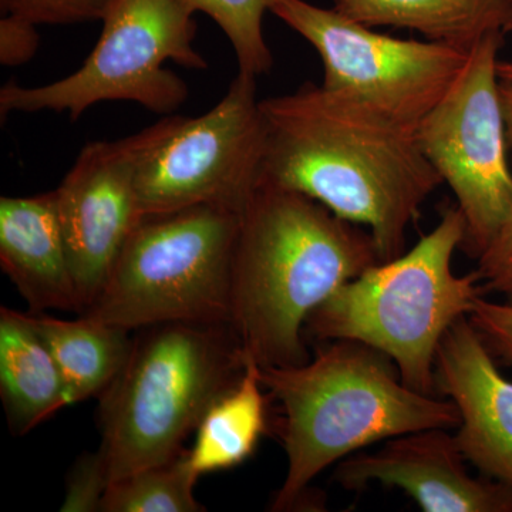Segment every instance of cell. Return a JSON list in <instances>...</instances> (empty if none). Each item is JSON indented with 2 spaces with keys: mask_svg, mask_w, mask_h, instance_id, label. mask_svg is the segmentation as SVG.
<instances>
[{
  "mask_svg": "<svg viewBox=\"0 0 512 512\" xmlns=\"http://www.w3.org/2000/svg\"><path fill=\"white\" fill-rule=\"evenodd\" d=\"M261 181L308 195L370 232L380 261L404 252L407 231L443 180L417 127L322 86L261 100Z\"/></svg>",
  "mask_w": 512,
  "mask_h": 512,
  "instance_id": "1",
  "label": "cell"
},
{
  "mask_svg": "<svg viewBox=\"0 0 512 512\" xmlns=\"http://www.w3.org/2000/svg\"><path fill=\"white\" fill-rule=\"evenodd\" d=\"M379 262L366 228L308 195L261 181L241 211L232 262L229 325L245 357L259 366L308 362L309 315Z\"/></svg>",
  "mask_w": 512,
  "mask_h": 512,
  "instance_id": "2",
  "label": "cell"
},
{
  "mask_svg": "<svg viewBox=\"0 0 512 512\" xmlns=\"http://www.w3.org/2000/svg\"><path fill=\"white\" fill-rule=\"evenodd\" d=\"M325 343L303 365L259 366L266 393L281 404L276 431L288 458L271 511L305 507L325 468L372 444L460 424L451 400L410 389L384 353L353 340Z\"/></svg>",
  "mask_w": 512,
  "mask_h": 512,
  "instance_id": "3",
  "label": "cell"
},
{
  "mask_svg": "<svg viewBox=\"0 0 512 512\" xmlns=\"http://www.w3.org/2000/svg\"><path fill=\"white\" fill-rule=\"evenodd\" d=\"M247 357L228 323L138 329L126 365L100 394V453L110 483L183 453L188 434L241 379Z\"/></svg>",
  "mask_w": 512,
  "mask_h": 512,
  "instance_id": "4",
  "label": "cell"
},
{
  "mask_svg": "<svg viewBox=\"0 0 512 512\" xmlns=\"http://www.w3.org/2000/svg\"><path fill=\"white\" fill-rule=\"evenodd\" d=\"M464 239L463 215L448 208L409 251L370 266L320 303L306 320L305 336L379 350L410 389L439 396L434 366L441 340L484 295L476 271L454 274V254Z\"/></svg>",
  "mask_w": 512,
  "mask_h": 512,
  "instance_id": "5",
  "label": "cell"
},
{
  "mask_svg": "<svg viewBox=\"0 0 512 512\" xmlns=\"http://www.w3.org/2000/svg\"><path fill=\"white\" fill-rule=\"evenodd\" d=\"M241 212L202 204L141 218L100 295L82 313L131 330L228 323Z\"/></svg>",
  "mask_w": 512,
  "mask_h": 512,
  "instance_id": "6",
  "label": "cell"
},
{
  "mask_svg": "<svg viewBox=\"0 0 512 512\" xmlns=\"http://www.w3.org/2000/svg\"><path fill=\"white\" fill-rule=\"evenodd\" d=\"M195 13L180 0H113L104 13L99 42L77 72L59 82L0 90V116L13 111H67L70 120L101 101H134L171 116L188 99L187 83L165 69L171 62L205 70L207 59L194 49Z\"/></svg>",
  "mask_w": 512,
  "mask_h": 512,
  "instance_id": "7",
  "label": "cell"
},
{
  "mask_svg": "<svg viewBox=\"0 0 512 512\" xmlns=\"http://www.w3.org/2000/svg\"><path fill=\"white\" fill-rule=\"evenodd\" d=\"M269 12L318 52L320 86L419 127L466 67L470 52L396 39L306 0H271Z\"/></svg>",
  "mask_w": 512,
  "mask_h": 512,
  "instance_id": "8",
  "label": "cell"
},
{
  "mask_svg": "<svg viewBox=\"0 0 512 512\" xmlns=\"http://www.w3.org/2000/svg\"><path fill=\"white\" fill-rule=\"evenodd\" d=\"M504 37H484L470 50L456 83L417 127L424 154L453 191L466 222L463 247L476 258L512 211L497 73Z\"/></svg>",
  "mask_w": 512,
  "mask_h": 512,
  "instance_id": "9",
  "label": "cell"
},
{
  "mask_svg": "<svg viewBox=\"0 0 512 512\" xmlns=\"http://www.w3.org/2000/svg\"><path fill=\"white\" fill-rule=\"evenodd\" d=\"M266 126L256 77L238 73L224 99L202 116H178L141 161L143 217L214 204L241 212L261 183Z\"/></svg>",
  "mask_w": 512,
  "mask_h": 512,
  "instance_id": "10",
  "label": "cell"
},
{
  "mask_svg": "<svg viewBox=\"0 0 512 512\" xmlns=\"http://www.w3.org/2000/svg\"><path fill=\"white\" fill-rule=\"evenodd\" d=\"M178 116L116 141H93L56 188L70 268L82 315L100 295L138 221L141 161L174 127Z\"/></svg>",
  "mask_w": 512,
  "mask_h": 512,
  "instance_id": "11",
  "label": "cell"
},
{
  "mask_svg": "<svg viewBox=\"0 0 512 512\" xmlns=\"http://www.w3.org/2000/svg\"><path fill=\"white\" fill-rule=\"evenodd\" d=\"M427 429L357 451L335 468L336 483L350 491L372 483L396 487L426 512H512V490L488 477H473L456 434Z\"/></svg>",
  "mask_w": 512,
  "mask_h": 512,
  "instance_id": "12",
  "label": "cell"
},
{
  "mask_svg": "<svg viewBox=\"0 0 512 512\" xmlns=\"http://www.w3.org/2000/svg\"><path fill=\"white\" fill-rule=\"evenodd\" d=\"M434 372L437 394L460 414L456 439L464 457L512 490V382L468 316L444 335Z\"/></svg>",
  "mask_w": 512,
  "mask_h": 512,
  "instance_id": "13",
  "label": "cell"
},
{
  "mask_svg": "<svg viewBox=\"0 0 512 512\" xmlns=\"http://www.w3.org/2000/svg\"><path fill=\"white\" fill-rule=\"evenodd\" d=\"M0 265L30 312L80 313L55 191L2 197Z\"/></svg>",
  "mask_w": 512,
  "mask_h": 512,
  "instance_id": "14",
  "label": "cell"
},
{
  "mask_svg": "<svg viewBox=\"0 0 512 512\" xmlns=\"http://www.w3.org/2000/svg\"><path fill=\"white\" fill-rule=\"evenodd\" d=\"M0 396L18 436L67 406L62 376L32 315L5 306L0 309Z\"/></svg>",
  "mask_w": 512,
  "mask_h": 512,
  "instance_id": "15",
  "label": "cell"
},
{
  "mask_svg": "<svg viewBox=\"0 0 512 512\" xmlns=\"http://www.w3.org/2000/svg\"><path fill=\"white\" fill-rule=\"evenodd\" d=\"M333 9L370 28L414 30L466 52L484 37L512 33V0H333Z\"/></svg>",
  "mask_w": 512,
  "mask_h": 512,
  "instance_id": "16",
  "label": "cell"
},
{
  "mask_svg": "<svg viewBox=\"0 0 512 512\" xmlns=\"http://www.w3.org/2000/svg\"><path fill=\"white\" fill-rule=\"evenodd\" d=\"M62 376L67 406L100 396L126 365L133 346L131 330L79 315L67 320L32 313Z\"/></svg>",
  "mask_w": 512,
  "mask_h": 512,
  "instance_id": "17",
  "label": "cell"
},
{
  "mask_svg": "<svg viewBox=\"0 0 512 512\" xmlns=\"http://www.w3.org/2000/svg\"><path fill=\"white\" fill-rule=\"evenodd\" d=\"M259 376V365L247 357L244 375L222 394L197 427L188 460L198 476L237 467L254 453L266 431L269 394Z\"/></svg>",
  "mask_w": 512,
  "mask_h": 512,
  "instance_id": "18",
  "label": "cell"
},
{
  "mask_svg": "<svg viewBox=\"0 0 512 512\" xmlns=\"http://www.w3.org/2000/svg\"><path fill=\"white\" fill-rule=\"evenodd\" d=\"M198 478L184 450L168 463L144 468L110 483L100 512L205 511L194 495Z\"/></svg>",
  "mask_w": 512,
  "mask_h": 512,
  "instance_id": "19",
  "label": "cell"
},
{
  "mask_svg": "<svg viewBox=\"0 0 512 512\" xmlns=\"http://www.w3.org/2000/svg\"><path fill=\"white\" fill-rule=\"evenodd\" d=\"M192 13L214 20L228 37L239 72L264 76L271 72L274 56L266 43L262 20L271 0H180Z\"/></svg>",
  "mask_w": 512,
  "mask_h": 512,
  "instance_id": "20",
  "label": "cell"
},
{
  "mask_svg": "<svg viewBox=\"0 0 512 512\" xmlns=\"http://www.w3.org/2000/svg\"><path fill=\"white\" fill-rule=\"evenodd\" d=\"M113 0H0L2 15L36 26H72L103 19Z\"/></svg>",
  "mask_w": 512,
  "mask_h": 512,
  "instance_id": "21",
  "label": "cell"
},
{
  "mask_svg": "<svg viewBox=\"0 0 512 512\" xmlns=\"http://www.w3.org/2000/svg\"><path fill=\"white\" fill-rule=\"evenodd\" d=\"M109 485V470L100 450L82 454L74 461L67 476L66 495L60 511L100 512Z\"/></svg>",
  "mask_w": 512,
  "mask_h": 512,
  "instance_id": "22",
  "label": "cell"
},
{
  "mask_svg": "<svg viewBox=\"0 0 512 512\" xmlns=\"http://www.w3.org/2000/svg\"><path fill=\"white\" fill-rule=\"evenodd\" d=\"M477 259L484 292L498 293L512 303V211Z\"/></svg>",
  "mask_w": 512,
  "mask_h": 512,
  "instance_id": "23",
  "label": "cell"
},
{
  "mask_svg": "<svg viewBox=\"0 0 512 512\" xmlns=\"http://www.w3.org/2000/svg\"><path fill=\"white\" fill-rule=\"evenodd\" d=\"M468 319L491 353L512 366V303L491 302L481 296Z\"/></svg>",
  "mask_w": 512,
  "mask_h": 512,
  "instance_id": "24",
  "label": "cell"
},
{
  "mask_svg": "<svg viewBox=\"0 0 512 512\" xmlns=\"http://www.w3.org/2000/svg\"><path fill=\"white\" fill-rule=\"evenodd\" d=\"M37 26L29 20L13 15L0 19V63L3 66H20L35 57L40 46Z\"/></svg>",
  "mask_w": 512,
  "mask_h": 512,
  "instance_id": "25",
  "label": "cell"
},
{
  "mask_svg": "<svg viewBox=\"0 0 512 512\" xmlns=\"http://www.w3.org/2000/svg\"><path fill=\"white\" fill-rule=\"evenodd\" d=\"M500 79V77H498ZM501 110H503L505 138H507L508 153L512 167V79H500L498 83Z\"/></svg>",
  "mask_w": 512,
  "mask_h": 512,
  "instance_id": "26",
  "label": "cell"
},
{
  "mask_svg": "<svg viewBox=\"0 0 512 512\" xmlns=\"http://www.w3.org/2000/svg\"><path fill=\"white\" fill-rule=\"evenodd\" d=\"M497 73L500 79H512V62L500 60L497 66Z\"/></svg>",
  "mask_w": 512,
  "mask_h": 512,
  "instance_id": "27",
  "label": "cell"
}]
</instances>
